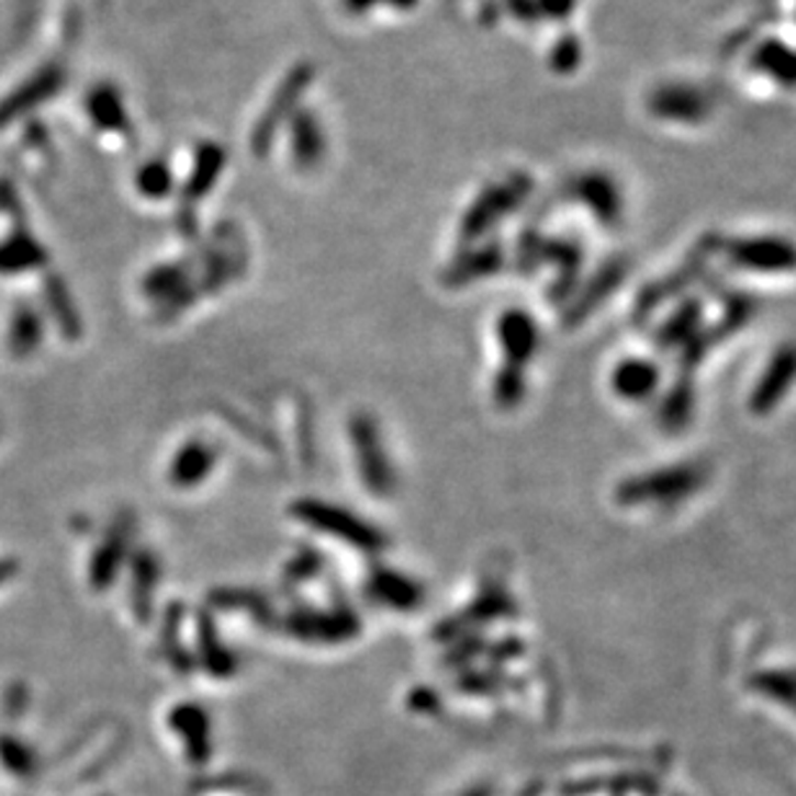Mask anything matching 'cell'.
Here are the masks:
<instances>
[{
    "instance_id": "1",
    "label": "cell",
    "mask_w": 796,
    "mask_h": 796,
    "mask_svg": "<svg viewBox=\"0 0 796 796\" xmlns=\"http://www.w3.org/2000/svg\"><path fill=\"white\" fill-rule=\"evenodd\" d=\"M708 479V469L700 463L670 466V469H657L641 477L620 481L616 489V502L620 507L654 505V502H675L691 496L704 486Z\"/></svg>"
},
{
    "instance_id": "2",
    "label": "cell",
    "mask_w": 796,
    "mask_h": 796,
    "mask_svg": "<svg viewBox=\"0 0 796 796\" xmlns=\"http://www.w3.org/2000/svg\"><path fill=\"white\" fill-rule=\"evenodd\" d=\"M295 515L301 517L303 523H309L311 528H316L326 536H334L345 543H352L355 549L362 551H378L383 549V536L375 528H370V523L360 520V517L347 513L341 507H332L326 502L318 500H303L295 505Z\"/></svg>"
},
{
    "instance_id": "3",
    "label": "cell",
    "mask_w": 796,
    "mask_h": 796,
    "mask_svg": "<svg viewBox=\"0 0 796 796\" xmlns=\"http://www.w3.org/2000/svg\"><path fill=\"white\" fill-rule=\"evenodd\" d=\"M796 383V345L781 347L771 362L765 365L761 381L750 393V412L765 416L776 408Z\"/></svg>"
},
{
    "instance_id": "4",
    "label": "cell",
    "mask_w": 796,
    "mask_h": 796,
    "mask_svg": "<svg viewBox=\"0 0 796 796\" xmlns=\"http://www.w3.org/2000/svg\"><path fill=\"white\" fill-rule=\"evenodd\" d=\"M352 445L357 448V456H360V473L365 486H368L372 494L389 492L391 489L389 458H385V452L381 448L378 429L372 427V422L365 419V416L352 419Z\"/></svg>"
},
{
    "instance_id": "5",
    "label": "cell",
    "mask_w": 796,
    "mask_h": 796,
    "mask_svg": "<svg viewBox=\"0 0 796 796\" xmlns=\"http://www.w3.org/2000/svg\"><path fill=\"white\" fill-rule=\"evenodd\" d=\"M662 381V372L652 360L647 357H628V360L618 362L613 368L610 389L618 399L628 401V404H644L657 393Z\"/></svg>"
},
{
    "instance_id": "6",
    "label": "cell",
    "mask_w": 796,
    "mask_h": 796,
    "mask_svg": "<svg viewBox=\"0 0 796 796\" xmlns=\"http://www.w3.org/2000/svg\"><path fill=\"white\" fill-rule=\"evenodd\" d=\"M496 337H500L502 352H505L507 362L515 368H523L532 360L538 352V328L532 324L530 313L525 311H507L502 313L500 324H496Z\"/></svg>"
},
{
    "instance_id": "7",
    "label": "cell",
    "mask_w": 796,
    "mask_h": 796,
    "mask_svg": "<svg viewBox=\"0 0 796 796\" xmlns=\"http://www.w3.org/2000/svg\"><path fill=\"white\" fill-rule=\"evenodd\" d=\"M213 466H215V452L210 445H204L202 440L187 442L184 448L177 452V458H173V463H171L173 486H181V489L197 486L210 471H213Z\"/></svg>"
},
{
    "instance_id": "8",
    "label": "cell",
    "mask_w": 796,
    "mask_h": 796,
    "mask_svg": "<svg viewBox=\"0 0 796 796\" xmlns=\"http://www.w3.org/2000/svg\"><path fill=\"white\" fill-rule=\"evenodd\" d=\"M370 595L378 603L389 605L391 610H414L422 603L419 584H414L406 576L393 572H378L370 580Z\"/></svg>"
},
{
    "instance_id": "9",
    "label": "cell",
    "mask_w": 796,
    "mask_h": 796,
    "mask_svg": "<svg viewBox=\"0 0 796 796\" xmlns=\"http://www.w3.org/2000/svg\"><path fill=\"white\" fill-rule=\"evenodd\" d=\"M735 259L752 269H792L796 267V251L778 240H758L735 248Z\"/></svg>"
},
{
    "instance_id": "10",
    "label": "cell",
    "mask_w": 796,
    "mask_h": 796,
    "mask_svg": "<svg viewBox=\"0 0 796 796\" xmlns=\"http://www.w3.org/2000/svg\"><path fill=\"white\" fill-rule=\"evenodd\" d=\"M693 408H696V393H693L688 378H683L681 383L670 389L660 408H657V422H660V427L668 429V433H677V429L688 427Z\"/></svg>"
},
{
    "instance_id": "11",
    "label": "cell",
    "mask_w": 796,
    "mask_h": 796,
    "mask_svg": "<svg viewBox=\"0 0 796 796\" xmlns=\"http://www.w3.org/2000/svg\"><path fill=\"white\" fill-rule=\"evenodd\" d=\"M700 332V303L691 301L685 303L681 311L675 313L668 324H662L660 332H657V347L660 349H673L681 345H688V341Z\"/></svg>"
},
{
    "instance_id": "12",
    "label": "cell",
    "mask_w": 796,
    "mask_h": 796,
    "mask_svg": "<svg viewBox=\"0 0 796 796\" xmlns=\"http://www.w3.org/2000/svg\"><path fill=\"white\" fill-rule=\"evenodd\" d=\"M171 725L179 729V735L184 737V740L189 742V748H192L197 752V761H202L204 758V740H208V719H204L202 708L200 706H181L177 708V714L171 717Z\"/></svg>"
},
{
    "instance_id": "13",
    "label": "cell",
    "mask_w": 796,
    "mask_h": 796,
    "mask_svg": "<svg viewBox=\"0 0 796 796\" xmlns=\"http://www.w3.org/2000/svg\"><path fill=\"white\" fill-rule=\"evenodd\" d=\"M750 685L781 704H796V675L792 673H758L752 675Z\"/></svg>"
},
{
    "instance_id": "14",
    "label": "cell",
    "mask_w": 796,
    "mask_h": 796,
    "mask_svg": "<svg viewBox=\"0 0 796 796\" xmlns=\"http://www.w3.org/2000/svg\"><path fill=\"white\" fill-rule=\"evenodd\" d=\"M525 396V375L523 368H515V365H507L505 370L496 375L494 383V399L496 406L502 408H513L523 401Z\"/></svg>"
},
{
    "instance_id": "15",
    "label": "cell",
    "mask_w": 796,
    "mask_h": 796,
    "mask_svg": "<svg viewBox=\"0 0 796 796\" xmlns=\"http://www.w3.org/2000/svg\"><path fill=\"white\" fill-rule=\"evenodd\" d=\"M106 93H93L91 97V114L93 120L106 124V127H114V124H122L120 114V101L112 93V89H104Z\"/></svg>"
},
{
    "instance_id": "16",
    "label": "cell",
    "mask_w": 796,
    "mask_h": 796,
    "mask_svg": "<svg viewBox=\"0 0 796 796\" xmlns=\"http://www.w3.org/2000/svg\"><path fill=\"white\" fill-rule=\"evenodd\" d=\"M137 181H141V189L145 192V197H164L166 189L171 187L169 171L158 164L145 166V169L141 171V179Z\"/></svg>"
},
{
    "instance_id": "17",
    "label": "cell",
    "mask_w": 796,
    "mask_h": 796,
    "mask_svg": "<svg viewBox=\"0 0 796 796\" xmlns=\"http://www.w3.org/2000/svg\"><path fill=\"white\" fill-rule=\"evenodd\" d=\"M345 3L349 5V11L362 13V11H368L372 3H381V0H345ZM391 3L401 5V9H412V5L416 3V0H391Z\"/></svg>"
},
{
    "instance_id": "18",
    "label": "cell",
    "mask_w": 796,
    "mask_h": 796,
    "mask_svg": "<svg viewBox=\"0 0 796 796\" xmlns=\"http://www.w3.org/2000/svg\"><path fill=\"white\" fill-rule=\"evenodd\" d=\"M469 796H489V792H486V788H477V792H471Z\"/></svg>"
}]
</instances>
